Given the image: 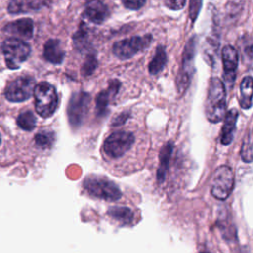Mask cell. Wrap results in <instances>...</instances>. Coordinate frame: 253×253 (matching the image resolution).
<instances>
[{"mask_svg": "<svg viewBox=\"0 0 253 253\" xmlns=\"http://www.w3.org/2000/svg\"><path fill=\"white\" fill-rule=\"evenodd\" d=\"M226 113V90L223 82L218 77L210 80L208 95L205 104L207 119L213 124L221 122Z\"/></svg>", "mask_w": 253, "mask_h": 253, "instance_id": "1", "label": "cell"}, {"mask_svg": "<svg viewBox=\"0 0 253 253\" xmlns=\"http://www.w3.org/2000/svg\"><path fill=\"white\" fill-rule=\"evenodd\" d=\"M82 185L87 194L96 199L116 202L122 197V191L119 186L104 176L89 175L83 180Z\"/></svg>", "mask_w": 253, "mask_h": 253, "instance_id": "2", "label": "cell"}, {"mask_svg": "<svg viewBox=\"0 0 253 253\" xmlns=\"http://www.w3.org/2000/svg\"><path fill=\"white\" fill-rule=\"evenodd\" d=\"M33 93L35 96V108L37 113L42 118L51 117L54 114L58 103L55 87L48 82H40L35 85Z\"/></svg>", "mask_w": 253, "mask_h": 253, "instance_id": "3", "label": "cell"}, {"mask_svg": "<svg viewBox=\"0 0 253 253\" xmlns=\"http://www.w3.org/2000/svg\"><path fill=\"white\" fill-rule=\"evenodd\" d=\"M195 54H196V41L195 38H192L186 44L181 66L177 75L176 85L177 90L180 95H183L186 90L189 88L193 75L195 74L196 67H195Z\"/></svg>", "mask_w": 253, "mask_h": 253, "instance_id": "4", "label": "cell"}, {"mask_svg": "<svg viewBox=\"0 0 253 253\" xmlns=\"http://www.w3.org/2000/svg\"><path fill=\"white\" fill-rule=\"evenodd\" d=\"M90 103L91 96L87 92L79 91L71 95L67 105V119L71 127L81 126L88 114Z\"/></svg>", "mask_w": 253, "mask_h": 253, "instance_id": "5", "label": "cell"}, {"mask_svg": "<svg viewBox=\"0 0 253 253\" xmlns=\"http://www.w3.org/2000/svg\"><path fill=\"white\" fill-rule=\"evenodd\" d=\"M134 135L130 131H114L104 141V153L110 158H120L131 148L134 143Z\"/></svg>", "mask_w": 253, "mask_h": 253, "instance_id": "6", "label": "cell"}, {"mask_svg": "<svg viewBox=\"0 0 253 253\" xmlns=\"http://www.w3.org/2000/svg\"><path fill=\"white\" fill-rule=\"evenodd\" d=\"M234 186V173L227 165L218 166L211 181V193L217 200H226Z\"/></svg>", "mask_w": 253, "mask_h": 253, "instance_id": "7", "label": "cell"}, {"mask_svg": "<svg viewBox=\"0 0 253 253\" xmlns=\"http://www.w3.org/2000/svg\"><path fill=\"white\" fill-rule=\"evenodd\" d=\"M152 36L147 34L145 36H135L124 39L114 43L113 53L121 60H126L133 57L138 52L144 50L151 42Z\"/></svg>", "mask_w": 253, "mask_h": 253, "instance_id": "8", "label": "cell"}, {"mask_svg": "<svg viewBox=\"0 0 253 253\" xmlns=\"http://www.w3.org/2000/svg\"><path fill=\"white\" fill-rule=\"evenodd\" d=\"M2 52L9 68L15 69L20 66L30 55V45L18 38H10L3 42Z\"/></svg>", "mask_w": 253, "mask_h": 253, "instance_id": "9", "label": "cell"}, {"mask_svg": "<svg viewBox=\"0 0 253 253\" xmlns=\"http://www.w3.org/2000/svg\"><path fill=\"white\" fill-rule=\"evenodd\" d=\"M35 85L36 82L32 76H20L8 85L5 90V97L11 102L26 101L32 96Z\"/></svg>", "mask_w": 253, "mask_h": 253, "instance_id": "10", "label": "cell"}, {"mask_svg": "<svg viewBox=\"0 0 253 253\" xmlns=\"http://www.w3.org/2000/svg\"><path fill=\"white\" fill-rule=\"evenodd\" d=\"M221 59L223 64V79L226 84L232 86L238 67V53L232 45H225L221 50Z\"/></svg>", "mask_w": 253, "mask_h": 253, "instance_id": "11", "label": "cell"}, {"mask_svg": "<svg viewBox=\"0 0 253 253\" xmlns=\"http://www.w3.org/2000/svg\"><path fill=\"white\" fill-rule=\"evenodd\" d=\"M121 82L118 79L109 81V85L105 90H102L96 98V112L99 117H103L108 113L110 102L119 93Z\"/></svg>", "mask_w": 253, "mask_h": 253, "instance_id": "12", "label": "cell"}, {"mask_svg": "<svg viewBox=\"0 0 253 253\" xmlns=\"http://www.w3.org/2000/svg\"><path fill=\"white\" fill-rule=\"evenodd\" d=\"M238 115V111L235 108H232L225 113L222 129L220 131V143L222 145H229L232 142Z\"/></svg>", "mask_w": 253, "mask_h": 253, "instance_id": "13", "label": "cell"}, {"mask_svg": "<svg viewBox=\"0 0 253 253\" xmlns=\"http://www.w3.org/2000/svg\"><path fill=\"white\" fill-rule=\"evenodd\" d=\"M84 16L94 24H102L109 16V10L102 0H90L86 4Z\"/></svg>", "mask_w": 253, "mask_h": 253, "instance_id": "14", "label": "cell"}, {"mask_svg": "<svg viewBox=\"0 0 253 253\" xmlns=\"http://www.w3.org/2000/svg\"><path fill=\"white\" fill-rule=\"evenodd\" d=\"M5 32L17 37L18 39L29 40L33 37L34 24L31 19H20L15 22L9 23L5 27Z\"/></svg>", "mask_w": 253, "mask_h": 253, "instance_id": "15", "label": "cell"}, {"mask_svg": "<svg viewBox=\"0 0 253 253\" xmlns=\"http://www.w3.org/2000/svg\"><path fill=\"white\" fill-rule=\"evenodd\" d=\"M173 148H174V143L172 141H168L161 147L159 151V166L156 174V179L159 184H162L166 178Z\"/></svg>", "mask_w": 253, "mask_h": 253, "instance_id": "16", "label": "cell"}, {"mask_svg": "<svg viewBox=\"0 0 253 253\" xmlns=\"http://www.w3.org/2000/svg\"><path fill=\"white\" fill-rule=\"evenodd\" d=\"M65 52L61 46V42L58 40H48L43 47L44 58L52 64H60L64 59Z\"/></svg>", "mask_w": 253, "mask_h": 253, "instance_id": "17", "label": "cell"}, {"mask_svg": "<svg viewBox=\"0 0 253 253\" xmlns=\"http://www.w3.org/2000/svg\"><path fill=\"white\" fill-rule=\"evenodd\" d=\"M42 5L41 0H12L8 6L10 13H27L30 11L39 10Z\"/></svg>", "mask_w": 253, "mask_h": 253, "instance_id": "18", "label": "cell"}, {"mask_svg": "<svg viewBox=\"0 0 253 253\" xmlns=\"http://www.w3.org/2000/svg\"><path fill=\"white\" fill-rule=\"evenodd\" d=\"M108 215L122 224H128L133 220V211L125 206H113L108 209Z\"/></svg>", "mask_w": 253, "mask_h": 253, "instance_id": "19", "label": "cell"}, {"mask_svg": "<svg viewBox=\"0 0 253 253\" xmlns=\"http://www.w3.org/2000/svg\"><path fill=\"white\" fill-rule=\"evenodd\" d=\"M166 62H167V54H166L165 47L163 45H158L156 47V50L152 59L148 64L149 73L151 75L158 74L163 70V68L166 65Z\"/></svg>", "mask_w": 253, "mask_h": 253, "instance_id": "20", "label": "cell"}, {"mask_svg": "<svg viewBox=\"0 0 253 253\" xmlns=\"http://www.w3.org/2000/svg\"><path fill=\"white\" fill-rule=\"evenodd\" d=\"M240 107L248 110L252 106V77L245 76L240 83Z\"/></svg>", "mask_w": 253, "mask_h": 253, "instance_id": "21", "label": "cell"}, {"mask_svg": "<svg viewBox=\"0 0 253 253\" xmlns=\"http://www.w3.org/2000/svg\"><path fill=\"white\" fill-rule=\"evenodd\" d=\"M18 126L25 130H33L36 126L37 120L35 115L31 111L23 112L17 119Z\"/></svg>", "mask_w": 253, "mask_h": 253, "instance_id": "22", "label": "cell"}, {"mask_svg": "<svg viewBox=\"0 0 253 253\" xmlns=\"http://www.w3.org/2000/svg\"><path fill=\"white\" fill-rule=\"evenodd\" d=\"M54 132L48 129H44L42 130L40 132H38L35 136V141L36 144L41 147V148H46L51 146V144L54 141Z\"/></svg>", "mask_w": 253, "mask_h": 253, "instance_id": "23", "label": "cell"}, {"mask_svg": "<svg viewBox=\"0 0 253 253\" xmlns=\"http://www.w3.org/2000/svg\"><path fill=\"white\" fill-rule=\"evenodd\" d=\"M241 158L244 162H252V136L250 130L243 139L241 147Z\"/></svg>", "mask_w": 253, "mask_h": 253, "instance_id": "24", "label": "cell"}, {"mask_svg": "<svg viewBox=\"0 0 253 253\" xmlns=\"http://www.w3.org/2000/svg\"><path fill=\"white\" fill-rule=\"evenodd\" d=\"M97 66H98V61L95 53H89L87 54V57L82 65L81 72L84 76H89L96 70Z\"/></svg>", "mask_w": 253, "mask_h": 253, "instance_id": "25", "label": "cell"}, {"mask_svg": "<svg viewBox=\"0 0 253 253\" xmlns=\"http://www.w3.org/2000/svg\"><path fill=\"white\" fill-rule=\"evenodd\" d=\"M73 42H74L75 47L78 50L83 51L84 49H87L89 45V42H88V35L86 31L83 29L78 30V32L73 37Z\"/></svg>", "mask_w": 253, "mask_h": 253, "instance_id": "26", "label": "cell"}, {"mask_svg": "<svg viewBox=\"0 0 253 253\" xmlns=\"http://www.w3.org/2000/svg\"><path fill=\"white\" fill-rule=\"evenodd\" d=\"M129 117H130V113H129L128 111H124V112H122L121 114H119L118 116H116V117L113 119L111 125H112L113 126H122V125H124V124L129 119Z\"/></svg>", "mask_w": 253, "mask_h": 253, "instance_id": "27", "label": "cell"}, {"mask_svg": "<svg viewBox=\"0 0 253 253\" xmlns=\"http://www.w3.org/2000/svg\"><path fill=\"white\" fill-rule=\"evenodd\" d=\"M123 3L129 10H138L145 3V0H123Z\"/></svg>", "mask_w": 253, "mask_h": 253, "instance_id": "28", "label": "cell"}, {"mask_svg": "<svg viewBox=\"0 0 253 253\" xmlns=\"http://www.w3.org/2000/svg\"><path fill=\"white\" fill-rule=\"evenodd\" d=\"M186 0H164V4L171 10H180L185 6Z\"/></svg>", "mask_w": 253, "mask_h": 253, "instance_id": "29", "label": "cell"}, {"mask_svg": "<svg viewBox=\"0 0 253 253\" xmlns=\"http://www.w3.org/2000/svg\"><path fill=\"white\" fill-rule=\"evenodd\" d=\"M201 1L202 0H191V8H190V15L193 21H195L199 10H200V6H201Z\"/></svg>", "mask_w": 253, "mask_h": 253, "instance_id": "30", "label": "cell"}, {"mask_svg": "<svg viewBox=\"0 0 253 253\" xmlns=\"http://www.w3.org/2000/svg\"><path fill=\"white\" fill-rule=\"evenodd\" d=\"M0 142H1V137H0Z\"/></svg>", "mask_w": 253, "mask_h": 253, "instance_id": "31", "label": "cell"}]
</instances>
